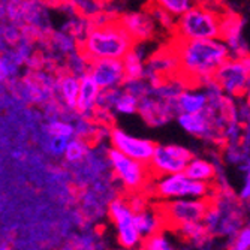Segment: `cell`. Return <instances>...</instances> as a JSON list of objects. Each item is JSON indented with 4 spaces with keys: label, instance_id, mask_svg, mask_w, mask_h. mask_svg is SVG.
Returning a JSON list of instances; mask_svg holds the SVG:
<instances>
[{
    "label": "cell",
    "instance_id": "obj_1",
    "mask_svg": "<svg viewBox=\"0 0 250 250\" xmlns=\"http://www.w3.org/2000/svg\"><path fill=\"white\" fill-rule=\"evenodd\" d=\"M171 47L178 59V80L183 85H208L214 72L231 57V48L222 39H178Z\"/></svg>",
    "mask_w": 250,
    "mask_h": 250
},
{
    "label": "cell",
    "instance_id": "obj_2",
    "mask_svg": "<svg viewBox=\"0 0 250 250\" xmlns=\"http://www.w3.org/2000/svg\"><path fill=\"white\" fill-rule=\"evenodd\" d=\"M136 42L119 17L104 22H90L87 33L77 41V51L88 63L101 59H120L135 48Z\"/></svg>",
    "mask_w": 250,
    "mask_h": 250
},
{
    "label": "cell",
    "instance_id": "obj_3",
    "mask_svg": "<svg viewBox=\"0 0 250 250\" xmlns=\"http://www.w3.org/2000/svg\"><path fill=\"white\" fill-rule=\"evenodd\" d=\"M147 190L157 202L183 198L211 199L216 196V185L192 180L185 172L151 177Z\"/></svg>",
    "mask_w": 250,
    "mask_h": 250
},
{
    "label": "cell",
    "instance_id": "obj_4",
    "mask_svg": "<svg viewBox=\"0 0 250 250\" xmlns=\"http://www.w3.org/2000/svg\"><path fill=\"white\" fill-rule=\"evenodd\" d=\"M223 15L219 8L195 5L175 20L172 36L178 39H220Z\"/></svg>",
    "mask_w": 250,
    "mask_h": 250
},
{
    "label": "cell",
    "instance_id": "obj_5",
    "mask_svg": "<svg viewBox=\"0 0 250 250\" xmlns=\"http://www.w3.org/2000/svg\"><path fill=\"white\" fill-rule=\"evenodd\" d=\"M246 213L241 201L234 195L220 193V198H211L208 211L204 217V223L211 237L231 238L237 234L246 222Z\"/></svg>",
    "mask_w": 250,
    "mask_h": 250
},
{
    "label": "cell",
    "instance_id": "obj_6",
    "mask_svg": "<svg viewBox=\"0 0 250 250\" xmlns=\"http://www.w3.org/2000/svg\"><path fill=\"white\" fill-rule=\"evenodd\" d=\"M106 159L112 175L116 177V180L126 192L140 193L143 190H147L153 177L148 164L135 161V159L112 147L106 150Z\"/></svg>",
    "mask_w": 250,
    "mask_h": 250
},
{
    "label": "cell",
    "instance_id": "obj_7",
    "mask_svg": "<svg viewBox=\"0 0 250 250\" xmlns=\"http://www.w3.org/2000/svg\"><path fill=\"white\" fill-rule=\"evenodd\" d=\"M108 219L114 225L117 243L123 249H141L144 237L136 228L135 223V210L132 208L129 199L114 198L108 204Z\"/></svg>",
    "mask_w": 250,
    "mask_h": 250
},
{
    "label": "cell",
    "instance_id": "obj_8",
    "mask_svg": "<svg viewBox=\"0 0 250 250\" xmlns=\"http://www.w3.org/2000/svg\"><path fill=\"white\" fill-rule=\"evenodd\" d=\"M156 206L164 217L165 228L175 229L177 226L186 223L204 222V217H206L210 207V199L183 198V199L162 201L157 202Z\"/></svg>",
    "mask_w": 250,
    "mask_h": 250
},
{
    "label": "cell",
    "instance_id": "obj_9",
    "mask_svg": "<svg viewBox=\"0 0 250 250\" xmlns=\"http://www.w3.org/2000/svg\"><path fill=\"white\" fill-rule=\"evenodd\" d=\"M211 83L223 95L241 98L249 92L250 69L243 57H229L214 72Z\"/></svg>",
    "mask_w": 250,
    "mask_h": 250
},
{
    "label": "cell",
    "instance_id": "obj_10",
    "mask_svg": "<svg viewBox=\"0 0 250 250\" xmlns=\"http://www.w3.org/2000/svg\"><path fill=\"white\" fill-rule=\"evenodd\" d=\"M193 159V153L178 144H157L148 168L151 175H168L185 172L188 164Z\"/></svg>",
    "mask_w": 250,
    "mask_h": 250
},
{
    "label": "cell",
    "instance_id": "obj_11",
    "mask_svg": "<svg viewBox=\"0 0 250 250\" xmlns=\"http://www.w3.org/2000/svg\"><path fill=\"white\" fill-rule=\"evenodd\" d=\"M109 143L111 147L122 151L123 154L135 159V161H140L144 164H148L153 157V153L156 150V143L146 140V138H138V136H133L127 133L126 130L112 126L109 127Z\"/></svg>",
    "mask_w": 250,
    "mask_h": 250
},
{
    "label": "cell",
    "instance_id": "obj_12",
    "mask_svg": "<svg viewBox=\"0 0 250 250\" xmlns=\"http://www.w3.org/2000/svg\"><path fill=\"white\" fill-rule=\"evenodd\" d=\"M87 74L95 80L101 90L120 88L126 83L125 64L120 59H101L90 62Z\"/></svg>",
    "mask_w": 250,
    "mask_h": 250
},
{
    "label": "cell",
    "instance_id": "obj_13",
    "mask_svg": "<svg viewBox=\"0 0 250 250\" xmlns=\"http://www.w3.org/2000/svg\"><path fill=\"white\" fill-rule=\"evenodd\" d=\"M119 20L136 43L150 41L156 35L157 24H156L153 15L148 11L127 12V14L120 15Z\"/></svg>",
    "mask_w": 250,
    "mask_h": 250
},
{
    "label": "cell",
    "instance_id": "obj_14",
    "mask_svg": "<svg viewBox=\"0 0 250 250\" xmlns=\"http://www.w3.org/2000/svg\"><path fill=\"white\" fill-rule=\"evenodd\" d=\"M81 87V78L71 74L66 67H59L56 75V84H54V95L56 98H60V102L69 109H77L78 95Z\"/></svg>",
    "mask_w": 250,
    "mask_h": 250
},
{
    "label": "cell",
    "instance_id": "obj_15",
    "mask_svg": "<svg viewBox=\"0 0 250 250\" xmlns=\"http://www.w3.org/2000/svg\"><path fill=\"white\" fill-rule=\"evenodd\" d=\"M178 125L183 127L189 135L196 136L201 140L214 141L219 140V135L208 120L206 112H198V114H188V112H180L175 117Z\"/></svg>",
    "mask_w": 250,
    "mask_h": 250
},
{
    "label": "cell",
    "instance_id": "obj_16",
    "mask_svg": "<svg viewBox=\"0 0 250 250\" xmlns=\"http://www.w3.org/2000/svg\"><path fill=\"white\" fill-rule=\"evenodd\" d=\"M101 87L95 83V80L88 74L81 77V87H80V95L77 102L75 112L78 116L92 119L95 111L98 108V101L101 96Z\"/></svg>",
    "mask_w": 250,
    "mask_h": 250
},
{
    "label": "cell",
    "instance_id": "obj_17",
    "mask_svg": "<svg viewBox=\"0 0 250 250\" xmlns=\"http://www.w3.org/2000/svg\"><path fill=\"white\" fill-rule=\"evenodd\" d=\"M135 223H136V228L141 232V235L144 238L165 229V222L164 217L159 211L157 206L154 207H144L143 210L136 211L135 213Z\"/></svg>",
    "mask_w": 250,
    "mask_h": 250
},
{
    "label": "cell",
    "instance_id": "obj_18",
    "mask_svg": "<svg viewBox=\"0 0 250 250\" xmlns=\"http://www.w3.org/2000/svg\"><path fill=\"white\" fill-rule=\"evenodd\" d=\"M177 109L180 112H188V114H198L204 112L208 104V93L199 92V90L183 88L177 96Z\"/></svg>",
    "mask_w": 250,
    "mask_h": 250
},
{
    "label": "cell",
    "instance_id": "obj_19",
    "mask_svg": "<svg viewBox=\"0 0 250 250\" xmlns=\"http://www.w3.org/2000/svg\"><path fill=\"white\" fill-rule=\"evenodd\" d=\"M185 174L188 177H190L192 180L214 185L217 174H219V169L211 161H207V159H204V157H195L193 156V159L188 164V167L185 169Z\"/></svg>",
    "mask_w": 250,
    "mask_h": 250
},
{
    "label": "cell",
    "instance_id": "obj_20",
    "mask_svg": "<svg viewBox=\"0 0 250 250\" xmlns=\"http://www.w3.org/2000/svg\"><path fill=\"white\" fill-rule=\"evenodd\" d=\"M172 231H175V234L180 235L181 240L190 243V246H193V247H199L202 244H206L210 238H213L208 234L207 226L204 222L186 223V225L177 226V228L172 229Z\"/></svg>",
    "mask_w": 250,
    "mask_h": 250
},
{
    "label": "cell",
    "instance_id": "obj_21",
    "mask_svg": "<svg viewBox=\"0 0 250 250\" xmlns=\"http://www.w3.org/2000/svg\"><path fill=\"white\" fill-rule=\"evenodd\" d=\"M123 64L126 81H138L146 77V66L143 56L138 51V45H135V48L123 57Z\"/></svg>",
    "mask_w": 250,
    "mask_h": 250
},
{
    "label": "cell",
    "instance_id": "obj_22",
    "mask_svg": "<svg viewBox=\"0 0 250 250\" xmlns=\"http://www.w3.org/2000/svg\"><path fill=\"white\" fill-rule=\"evenodd\" d=\"M140 108V98L133 95L132 92L126 87H120L116 90V96H114V104H112V111L119 112V114H135L138 112Z\"/></svg>",
    "mask_w": 250,
    "mask_h": 250
},
{
    "label": "cell",
    "instance_id": "obj_23",
    "mask_svg": "<svg viewBox=\"0 0 250 250\" xmlns=\"http://www.w3.org/2000/svg\"><path fill=\"white\" fill-rule=\"evenodd\" d=\"M88 153H90V144L81 138L74 136L69 141V144H67V148L64 151V159L69 164H81L88 156Z\"/></svg>",
    "mask_w": 250,
    "mask_h": 250
},
{
    "label": "cell",
    "instance_id": "obj_24",
    "mask_svg": "<svg viewBox=\"0 0 250 250\" xmlns=\"http://www.w3.org/2000/svg\"><path fill=\"white\" fill-rule=\"evenodd\" d=\"M141 250H178V247L174 244L169 234L165 229H162L144 238Z\"/></svg>",
    "mask_w": 250,
    "mask_h": 250
},
{
    "label": "cell",
    "instance_id": "obj_25",
    "mask_svg": "<svg viewBox=\"0 0 250 250\" xmlns=\"http://www.w3.org/2000/svg\"><path fill=\"white\" fill-rule=\"evenodd\" d=\"M153 3L168 12L175 20L196 5L195 0H153Z\"/></svg>",
    "mask_w": 250,
    "mask_h": 250
},
{
    "label": "cell",
    "instance_id": "obj_26",
    "mask_svg": "<svg viewBox=\"0 0 250 250\" xmlns=\"http://www.w3.org/2000/svg\"><path fill=\"white\" fill-rule=\"evenodd\" d=\"M45 133L48 136H64V138H74L75 136V126L66 120L53 119L45 126Z\"/></svg>",
    "mask_w": 250,
    "mask_h": 250
},
{
    "label": "cell",
    "instance_id": "obj_27",
    "mask_svg": "<svg viewBox=\"0 0 250 250\" xmlns=\"http://www.w3.org/2000/svg\"><path fill=\"white\" fill-rule=\"evenodd\" d=\"M228 250H249L250 249V219L244 222V225L237 231L234 237L229 238L226 244Z\"/></svg>",
    "mask_w": 250,
    "mask_h": 250
},
{
    "label": "cell",
    "instance_id": "obj_28",
    "mask_svg": "<svg viewBox=\"0 0 250 250\" xmlns=\"http://www.w3.org/2000/svg\"><path fill=\"white\" fill-rule=\"evenodd\" d=\"M71 140L64 138V136H48V141H47L48 154H51V156H64V151H66L67 144H69Z\"/></svg>",
    "mask_w": 250,
    "mask_h": 250
},
{
    "label": "cell",
    "instance_id": "obj_29",
    "mask_svg": "<svg viewBox=\"0 0 250 250\" xmlns=\"http://www.w3.org/2000/svg\"><path fill=\"white\" fill-rule=\"evenodd\" d=\"M237 198H238L241 202H244V204L250 201V169L244 174L243 185H241V188H240L238 192H237Z\"/></svg>",
    "mask_w": 250,
    "mask_h": 250
},
{
    "label": "cell",
    "instance_id": "obj_30",
    "mask_svg": "<svg viewBox=\"0 0 250 250\" xmlns=\"http://www.w3.org/2000/svg\"><path fill=\"white\" fill-rule=\"evenodd\" d=\"M223 0H195L196 5H206V6H214V8H219Z\"/></svg>",
    "mask_w": 250,
    "mask_h": 250
},
{
    "label": "cell",
    "instance_id": "obj_31",
    "mask_svg": "<svg viewBox=\"0 0 250 250\" xmlns=\"http://www.w3.org/2000/svg\"><path fill=\"white\" fill-rule=\"evenodd\" d=\"M117 250H141V249H123V247H120V249H117Z\"/></svg>",
    "mask_w": 250,
    "mask_h": 250
},
{
    "label": "cell",
    "instance_id": "obj_32",
    "mask_svg": "<svg viewBox=\"0 0 250 250\" xmlns=\"http://www.w3.org/2000/svg\"><path fill=\"white\" fill-rule=\"evenodd\" d=\"M249 250H250V249H249Z\"/></svg>",
    "mask_w": 250,
    "mask_h": 250
}]
</instances>
